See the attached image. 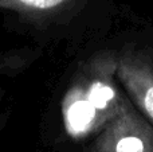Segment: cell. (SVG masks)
<instances>
[{
  "label": "cell",
  "mask_w": 153,
  "mask_h": 152,
  "mask_svg": "<svg viewBox=\"0 0 153 152\" xmlns=\"http://www.w3.org/2000/svg\"><path fill=\"white\" fill-rule=\"evenodd\" d=\"M39 51L11 50L0 51V75H15L23 72L39 57Z\"/></svg>",
  "instance_id": "5"
},
{
  "label": "cell",
  "mask_w": 153,
  "mask_h": 152,
  "mask_svg": "<svg viewBox=\"0 0 153 152\" xmlns=\"http://www.w3.org/2000/svg\"><path fill=\"white\" fill-rule=\"evenodd\" d=\"M89 152H153V128L129 102L100 132Z\"/></svg>",
  "instance_id": "2"
},
{
  "label": "cell",
  "mask_w": 153,
  "mask_h": 152,
  "mask_svg": "<svg viewBox=\"0 0 153 152\" xmlns=\"http://www.w3.org/2000/svg\"><path fill=\"white\" fill-rule=\"evenodd\" d=\"M75 0H0V10L31 19H47L71 8Z\"/></svg>",
  "instance_id": "4"
},
{
  "label": "cell",
  "mask_w": 153,
  "mask_h": 152,
  "mask_svg": "<svg viewBox=\"0 0 153 152\" xmlns=\"http://www.w3.org/2000/svg\"><path fill=\"white\" fill-rule=\"evenodd\" d=\"M116 77L132 101L153 124V62L145 54L124 51L117 55Z\"/></svg>",
  "instance_id": "3"
},
{
  "label": "cell",
  "mask_w": 153,
  "mask_h": 152,
  "mask_svg": "<svg viewBox=\"0 0 153 152\" xmlns=\"http://www.w3.org/2000/svg\"><path fill=\"white\" fill-rule=\"evenodd\" d=\"M116 70L113 53L94 55L81 67L62 101L65 128L71 137L81 140L102 131L130 102L114 82Z\"/></svg>",
  "instance_id": "1"
}]
</instances>
